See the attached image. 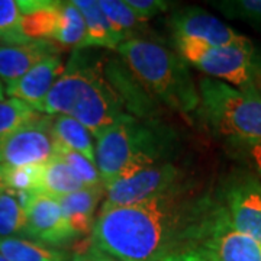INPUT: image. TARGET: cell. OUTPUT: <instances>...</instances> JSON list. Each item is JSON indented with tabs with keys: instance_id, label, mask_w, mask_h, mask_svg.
Listing matches in <instances>:
<instances>
[{
	"instance_id": "obj_33",
	"label": "cell",
	"mask_w": 261,
	"mask_h": 261,
	"mask_svg": "<svg viewBox=\"0 0 261 261\" xmlns=\"http://www.w3.org/2000/svg\"><path fill=\"white\" fill-rule=\"evenodd\" d=\"M68 261H90V260L84 255L83 252H75L74 255H73V257H71Z\"/></svg>"
},
{
	"instance_id": "obj_18",
	"label": "cell",
	"mask_w": 261,
	"mask_h": 261,
	"mask_svg": "<svg viewBox=\"0 0 261 261\" xmlns=\"http://www.w3.org/2000/svg\"><path fill=\"white\" fill-rule=\"evenodd\" d=\"M86 187L83 181L75 176L70 166L60 157H54L48 163L42 164L41 181H39V195H47L60 199L63 196L71 195Z\"/></svg>"
},
{
	"instance_id": "obj_34",
	"label": "cell",
	"mask_w": 261,
	"mask_h": 261,
	"mask_svg": "<svg viewBox=\"0 0 261 261\" xmlns=\"http://www.w3.org/2000/svg\"><path fill=\"white\" fill-rule=\"evenodd\" d=\"M6 189V185H5V178H3V166L0 164V192Z\"/></svg>"
},
{
	"instance_id": "obj_35",
	"label": "cell",
	"mask_w": 261,
	"mask_h": 261,
	"mask_svg": "<svg viewBox=\"0 0 261 261\" xmlns=\"http://www.w3.org/2000/svg\"><path fill=\"white\" fill-rule=\"evenodd\" d=\"M3 99H5V86L0 82V100H3Z\"/></svg>"
},
{
	"instance_id": "obj_9",
	"label": "cell",
	"mask_w": 261,
	"mask_h": 261,
	"mask_svg": "<svg viewBox=\"0 0 261 261\" xmlns=\"http://www.w3.org/2000/svg\"><path fill=\"white\" fill-rule=\"evenodd\" d=\"M57 148L53 116L39 115L0 140V164L9 167L42 166L56 157Z\"/></svg>"
},
{
	"instance_id": "obj_1",
	"label": "cell",
	"mask_w": 261,
	"mask_h": 261,
	"mask_svg": "<svg viewBox=\"0 0 261 261\" xmlns=\"http://www.w3.org/2000/svg\"><path fill=\"white\" fill-rule=\"evenodd\" d=\"M205 199L183 185L138 205L100 207L89 243L119 261H161L189 247Z\"/></svg>"
},
{
	"instance_id": "obj_8",
	"label": "cell",
	"mask_w": 261,
	"mask_h": 261,
	"mask_svg": "<svg viewBox=\"0 0 261 261\" xmlns=\"http://www.w3.org/2000/svg\"><path fill=\"white\" fill-rule=\"evenodd\" d=\"M181 170L171 161H160L135 173L134 176L113 180L105 186L102 207L138 205L183 186Z\"/></svg>"
},
{
	"instance_id": "obj_19",
	"label": "cell",
	"mask_w": 261,
	"mask_h": 261,
	"mask_svg": "<svg viewBox=\"0 0 261 261\" xmlns=\"http://www.w3.org/2000/svg\"><path fill=\"white\" fill-rule=\"evenodd\" d=\"M53 132L58 145L75 151L96 164L93 135L80 122L65 115H57L53 116Z\"/></svg>"
},
{
	"instance_id": "obj_24",
	"label": "cell",
	"mask_w": 261,
	"mask_h": 261,
	"mask_svg": "<svg viewBox=\"0 0 261 261\" xmlns=\"http://www.w3.org/2000/svg\"><path fill=\"white\" fill-rule=\"evenodd\" d=\"M42 113L37 112L25 102L19 99H3L0 100V140L8 137L25 123L37 119Z\"/></svg>"
},
{
	"instance_id": "obj_28",
	"label": "cell",
	"mask_w": 261,
	"mask_h": 261,
	"mask_svg": "<svg viewBox=\"0 0 261 261\" xmlns=\"http://www.w3.org/2000/svg\"><path fill=\"white\" fill-rule=\"evenodd\" d=\"M212 5L228 19L261 25V0H219Z\"/></svg>"
},
{
	"instance_id": "obj_4",
	"label": "cell",
	"mask_w": 261,
	"mask_h": 261,
	"mask_svg": "<svg viewBox=\"0 0 261 261\" xmlns=\"http://www.w3.org/2000/svg\"><path fill=\"white\" fill-rule=\"evenodd\" d=\"M197 92L199 116L214 132L251 147L261 144V94L255 84L237 89L203 77Z\"/></svg>"
},
{
	"instance_id": "obj_17",
	"label": "cell",
	"mask_w": 261,
	"mask_h": 261,
	"mask_svg": "<svg viewBox=\"0 0 261 261\" xmlns=\"http://www.w3.org/2000/svg\"><path fill=\"white\" fill-rule=\"evenodd\" d=\"M82 12L86 23V39L82 48H106L118 49L125 41L121 34L113 28L109 19L103 13L97 0H73Z\"/></svg>"
},
{
	"instance_id": "obj_23",
	"label": "cell",
	"mask_w": 261,
	"mask_h": 261,
	"mask_svg": "<svg viewBox=\"0 0 261 261\" xmlns=\"http://www.w3.org/2000/svg\"><path fill=\"white\" fill-rule=\"evenodd\" d=\"M99 6L125 41L140 38L138 35L144 32L145 22L140 20L125 3V0H99Z\"/></svg>"
},
{
	"instance_id": "obj_6",
	"label": "cell",
	"mask_w": 261,
	"mask_h": 261,
	"mask_svg": "<svg viewBox=\"0 0 261 261\" xmlns=\"http://www.w3.org/2000/svg\"><path fill=\"white\" fill-rule=\"evenodd\" d=\"M202 261H261V247L237 231L222 202L206 196L189 247Z\"/></svg>"
},
{
	"instance_id": "obj_15",
	"label": "cell",
	"mask_w": 261,
	"mask_h": 261,
	"mask_svg": "<svg viewBox=\"0 0 261 261\" xmlns=\"http://www.w3.org/2000/svg\"><path fill=\"white\" fill-rule=\"evenodd\" d=\"M103 196L105 186H96L83 187L79 192L58 199L63 215L77 238L92 232L96 221L94 214Z\"/></svg>"
},
{
	"instance_id": "obj_2",
	"label": "cell",
	"mask_w": 261,
	"mask_h": 261,
	"mask_svg": "<svg viewBox=\"0 0 261 261\" xmlns=\"http://www.w3.org/2000/svg\"><path fill=\"white\" fill-rule=\"evenodd\" d=\"M41 113L74 118L97 138L128 112L105 74L102 54L93 48H80L65 63L64 73L48 93Z\"/></svg>"
},
{
	"instance_id": "obj_11",
	"label": "cell",
	"mask_w": 261,
	"mask_h": 261,
	"mask_svg": "<svg viewBox=\"0 0 261 261\" xmlns=\"http://www.w3.org/2000/svg\"><path fill=\"white\" fill-rule=\"evenodd\" d=\"M25 238L61 250L77 238L56 197L35 193L25 207Z\"/></svg>"
},
{
	"instance_id": "obj_10",
	"label": "cell",
	"mask_w": 261,
	"mask_h": 261,
	"mask_svg": "<svg viewBox=\"0 0 261 261\" xmlns=\"http://www.w3.org/2000/svg\"><path fill=\"white\" fill-rule=\"evenodd\" d=\"M168 27L174 39H189L218 47L251 44L248 38L235 32L221 19L200 8L176 10L168 19Z\"/></svg>"
},
{
	"instance_id": "obj_13",
	"label": "cell",
	"mask_w": 261,
	"mask_h": 261,
	"mask_svg": "<svg viewBox=\"0 0 261 261\" xmlns=\"http://www.w3.org/2000/svg\"><path fill=\"white\" fill-rule=\"evenodd\" d=\"M65 64L61 58V54L53 56L38 63L32 67L27 74L20 77L18 82L10 84L5 89V92L13 99H19L22 102L34 108L41 113L42 105L51 92L53 86L64 73Z\"/></svg>"
},
{
	"instance_id": "obj_5",
	"label": "cell",
	"mask_w": 261,
	"mask_h": 261,
	"mask_svg": "<svg viewBox=\"0 0 261 261\" xmlns=\"http://www.w3.org/2000/svg\"><path fill=\"white\" fill-rule=\"evenodd\" d=\"M96 167L103 185L112 183L122 168L138 155L166 157L168 134L126 113L96 138Z\"/></svg>"
},
{
	"instance_id": "obj_25",
	"label": "cell",
	"mask_w": 261,
	"mask_h": 261,
	"mask_svg": "<svg viewBox=\"0 0 261 261\" xmlns=\"http://www.w3.org/2000/svg\"><path fill=\"white\" fill-rule=\"evenodd\" d=\"M31 41L22 31L18 2L0 0V45H16Z\"/></svg>"
},
{
	"instance_id": "obj_21",
	"label": "cell",
	"mask_w": 261,
	"mask_h": 261,
	"mask_svg": "<svg viewBox=\"0 0 261 261\" xmlns=\"http://www.w3.org/2000/svg\"><path fill=\"white\" fill-rule=\"evenodd\" d=\"M86 39V23L79 8L70 2H60V18L57 28L56 42L58 47L80 49Z\"/></svg>"
},
{
	"instance_id": "obj_12",
	"label": "cell",
	"mask_w": 261,
	"mask_h": 261,
	"mask_svg": "<svg viewBox=\"0 0 261 261\" xmlns=\"http://www.w3.org/2000/svg\"><path fill=\"white\" fill-rule=\"evenodd\" d=\"M222 205L237 231L261 247L260 178L251 174H241L232 178L225 189Z\"/></svg>"
},
{
	"instance_id": "obj_22",
	"label": "cell",
	"mask_w": 261,
	"mask_h": 261,
	"mask_svg": "<svg viewBox=\"0 0 261 261\" xmlns=\"http://www.w3.org/2000/svg\"><path fill=\"white\" fill-rule=\"evenodd\" d=\"M5 238H25V211L10 189L0 192V240Z\"/></svg>"
},
{
	"instance_id": "obj_29",
	"label": "cell",
	"mask_w": 261,
	"mask_h": 261,
	"mask_svg": "<svg viewBox=\"0 0 261 261\" xmlns=\"http://www.w3.org/2000/svg\"><path fill=\"white\" fill-rule=\"evenodd\" d=\"M125 3L142 22H147L170 8V3L164 0H125Z\"/></svg>"
},
{
	"instance_id": "obj_3",
	"label": "cell",
	"mask_w": 261,
	"mask_h": 261,
	"mask_svg": "<svg viewBox=\"0 0 261 261\" xmlns=\"http://www.w3.org/2000/svg\"><path fill=\"white\" fill-rule=\"evenodd\" d=\"M134 77L155 100L180 113L199 106V92L185 58L157 41L134 38L116 49Z\"/></svg>"
},
{
	"instance_id": "obj_16",
	"label": "cell",
	"mask_w": 261,
	"mask_h": 261,
	"mask_svg": "<svg viewBox=\"0 0 261 261\" xmlns=\"http://www.w3.org/2000/svg\"><path fill=\"white\" fill-rule=\"evenodd\" d=\"M22 15V31L29 39L56 38L60 18V2L51 0H20L18 2Z\"/></svg>"
},
{
	"instance_id": "obj_31",
	"label": "cell",
	"mask_w": 261,
	"mask_h": 261,
	"mask_svg": "<svg viewBox=\"0 0 261 261\" xmlns=\"http://www.w3.org/2000/svg\"><path fill=\"white\" fill-rule=\"evenodd\" d=\"M83 254L90 261H119L116 260V258H113V257H111V255H108V254H105L100 250H97L96 247L90 245V243L86 245V250H84Z\"/></svg>"
},
{
	"instance_id": "obj_7",
	"label": "cell",
	"mask_w": 261,
	"mask_h": 261,
	"mask_svg": "<svg viewBox=\"0 0 261 261\" xmlns=\"http://www.w3.org/2000/svg\"><path fill=\"white\" fill-rule=\"evenodd\" d=\"M174 44L187 64L211 75V79H221L238 89L254 84L257 64L252 42L218 47L189 39H174Z\"/></svg>"
},
{
	"instance_id": "obj_20",
	"label": "cell",
	"mask_w": 261,
	"mask_h": 261,
	"mask_svg": "<svg viewBox=\"0 0 261 261\" xmlns=\"http://www.w3.org/2000/svg\"><path fill=\"white\" fill-rule=\"evenodd\" d=\"M0 254L8 261H68L63 250L25 238L0 240Z\"/></svg>"
},
{
	"instance_id": "obj_27",
	"label": "cell",
	"mask_w": 261,
	"mask_h": 261,
	"mask_svg": "<svg viewBox=\"0 0 261 261\" xmlns=\"http://www.w3.org/2000/svg\"><path fill=\"white\" fill-rule=\"evenodd\" d=\"M56 155L70 166V168L75 173V176L83 181L86 187L105 186L96 164L86 159L84 155L75 152V151H71V149L64 148L61 145H58Z\"/></svg>"
},
{
	"instance_id": "obj_36",
	"label": "cell",
	"mask_w": 261,
	"mask_h": 261,
	"mask_svg": "<svg viewBox=\"0 0 261 261\" xmlns=\"http://www.w3.org/2000/svg\"><path fill=\"white\" fill-rule=\"evenodd\" d=\"M0 261H8V260H6V258H5V257H3V255L0 254Z\"/></svg>"
},
{
	"instance_id": "obj_32",
	"label": "cell",
	"mask_w": 261,
	"mask_h": 261,
	"mask_svg": "<svg viewBox=\"0 0 261 261\" xmlns=\"http://www.w3.org/2000/svg\"><path fill=\"white\" fill-rule=\"evenodd\" d=\"M251 157H252L254 166H255V170H257V173H258V177H260V181H261V144L252 145Z\"/></svg>"
},
{
	"instance_id": "obj_30",
	"label": "cell",
	"mask_w": 261,
	"mask_h": 261,
	"mask_svg": "<svg viewBox=\"0 0 261 261\" xmlns=\"http://www.w3.org/2000/svg\"><path fill=\"white\" fill-rule=\"evenodd\" d=\"M161 261H202L199 254L192 248H183L178 251L170 252Z\"/></svg>"
},
{
	"instance_id": "obj_26",
	"label": "cell",
	"mask_w": 261,
	"mask_h": 261,
	"mask_svg": "<svg viewBox=\"0 0 261 261\" xmlns=\"http://www.w3.org/2000/svg\"><path fill=\"white\" fill-rule=\"evenodd\" d=\"M41 171H42V166H22V167L3 166V178L6 189H10L18 193H25V192L38 193Z\"/></svg>"
},
{
	"instance_id": "obj_14",
	"label": "cell",
	"mask_w": 261,
	"mask_h": 261,
	"mask_svg": "<svg viewBox=\"0 0 261 261\" xmlns=\"http://www.w3.org/2000/svg\"><path fill=\"white\" fill-rule=\"evenodd\" d=\"M61 54L54 41L31 39L16 45H0V82L5 87L18 82L38 63Z\"/></svg>"
}]
</instances>
